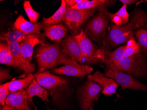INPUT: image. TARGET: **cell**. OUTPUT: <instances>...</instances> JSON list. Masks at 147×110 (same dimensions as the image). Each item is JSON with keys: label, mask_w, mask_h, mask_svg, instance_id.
<instances>
[{"label": "cell", "mask_w": 147, "mask_h": 110, "mask_svg": "<svg viewBox=\"0 0 147 110\" xmlns=\"http://www.w3.org/2000/svg\"><path fill=\"white\" fill-rule=\"evenodd\" d=\"M75 36L78 41L82 53L86 63L95 64L102 61L98 56L99 49L87 36L85 31L81 30L80 33Z\"/></svg>", "instance_id": "cell-9"}, {"label": "cell", "mask_w": 147, "mask_h": 110, "mask_svg": "<svg viewBox=\"0 0 147 110\" xmlns=\"http://www.w3.org/2000/svg\"><path fill=\"white\" fill-rule=\"evenodd\" d=\"M145 27H147V24H145Z\"/></svg>", "instance_id": "cell-36"}, {"label": "cell", "mask_w": 147, "mask_h": 110, "mask_svg": "<svg viewBox=\"0 0 147 110\" xmlns=\"http://www.w3.org/2000/svg\"><path fill=\"white\" fill-rule=\"evenodd\" d=\"M30 35H26L13 27L8 32H3L1 34V39L5 40L7 43H19Z\"/></svg>", "instance_id": "cell-24"}, {"label": "cell", "mask_w": 147, "mask_h": 110, "mask_svg": "<svg viewBox=\"0 0 147 110\" xmlns=\"http://www.w3.org/2000/svg\"><path fill=\"white\" fill-rule=\"evenodd\" d=\"M66 9V1L65 0H62L61 6L54 14L49 18H43L42 22L43 26L42 29H44L46 27L59 24L61 23L65 15Z\"/></svg>", "instance_id": "cell-20"}, {"label": "cell", "mask_w": 147, "mask_h": 110, "mask_svg": "<svg viewBox=\"0 0 147 110\" xmlns=\"http://www.w3.org/2000/svg\"><path fill=\"white\" fill-rule=\"evenodd\" d=\"M119 1H121L123 4L125 5H132V4H136L138 2V1L135 0H120Z\"/></svg>", "instance_id": "cell-32"}, {"label": "cell", "mask_w": 147, "mask_h": 110, "mask_svg": "<svg viewBox=\"0 0 147 110\" xmlns=\"http://www.w3.org/2000/svg\"><path fill=\"white\" fill-rule=\"evenodd\" d=\"M103 86L101 85L93 82H86L82 87L80 92V104L83 110H94L93 102L101 91Z\"/></svg>", "instance_id": "cell-8"}, {"label": "cell", "mask_w": 147, "mask_h": 110, "mask_svg": "<svg viewBox=\"0 0 147 110\" xmlns=\"http://www.w3.org/2000/svg\"><path fill=\"white\" fill-rule=\"evenodd\" d=\"M98 9L78 10L67 8L63 21L69 28L75 30L88 21Z\"/></svg>", "instance_id": "cell-7"}, {"label": "cell", "mask_w": 147, "mask_h": 110, "mask_svg": "<svg viewBox=\"0 0 147 110\" xmlns=\"http://www.w3.org/2000/svg\"><path fill=\"white\" fill-rule=\"evenodd\" d=\"M106 11V8L99 9L97 14L90 20L85 27L84 31L87 36L95 42H100L105 38L109 23Z\"/></svg>", "instance_id": "cell-5"}, {"label": "cell", "mask_w": 147, "mask_h": 110, "mask_svg": "<svg viewBox=\"0 0 147 110\" xmlns=\"http://www.w3.org/2000/svg\"><path fill=\"white\" fill-rule=\"evenodd\" d=\"M84 0H66L67 8H71L76 5L83 2Z\"/></svg>", "instance_id": "cell-31"}, {"label": "cell", "mask_w": 147, "mask_h": 110, "mask_svg": "<svg viewBox=\"0 0 147 110\" xmlns=\"http://www.w3.org/2000/svg\"><path fill=\"white\" fill-rule=\"evenodd\" d=\"M141 50L139 45L136 42L135 38H133L129 40L125 45L124 51L123 53V58L128 57L134 55L141 53Z\"/></svg>", "instance_id": "cell-25"}, {"label": "cell", "mask_w": 147, "mask_h": 110, "mask_svg": "<svg viewBox=\"0 0 147 110\" xmlns=\"http://www.w3.org/2000/svg\"><path fill=\"white\" fill-rule=\"evenodd\" d=\"M34 75L38 83L49 92L53 100L55 102L59 101L62 93L67 88V80L52 74L48 71L37 72Z\"/></svg>", "instance_id": "cell-3"}, {"label": "cell", "mask_w": 147, "mask_h": 110, "mask_svg": "<svg viewBox=\"0 0 147 110\" xmlns=\"http://www.w3.org/2000/svg\"><path fill=\"white\" fill-rule=\"evenodd\" d=\"M147 23V13L142 10H137L127 24L121 26H111L103 39L104 46L115 47L127 43L130 39L135 38L134 30L144 26Z\"/></svg>", "instance_id": "cell-1"}, {"label": "cell", "mask_w": 147, "mask_h": 110, "mask_svg": "<svg viewBox=\"0 0 147 110\" xmlns=\"http://www.w3.org/2000/svg\"><path fill=\"white\" fill-rule=\"evenodd\" d=\"M0 110H2V108H1V109H0Z\"/></svg>", "instance_id": "cell-37"}, {"label": "cell", "mask_w": 147, "mask_h": 110, "mask_svg": "<svg viewBox=\"0 0 147 110\" xmlns=\"http://www.w3.org/2000/svg\"><path fill=\"white\" fill-rule=\"evenodd\" d=\"M27 100L29 105H34L33 97L34 96L41 98L45 102H49L48 97L50 95L46 89L40 86L36 79H34L26 90Z\"/></svg>", "instance_id": "cell-18"}, {"label": "cell", "mask_w": 147, "mask_h": 110, "mask_svg": "<svg viewBox=\"0 0 147 110\" xmlns=\"http://www.w3.org/2000/svg\"><path fill=\"white\" fill-rule=\"evenodd\" d=\"M48 110H54V109H50V108H49V109H48Z\"/></svg>", "instance_id": "cell-35"}, {"label": "cell", "mask_w": 147, "mask_h": 110, "mask_svg": "<svg viewBox=\"0 0 147 110\" xmlns=\"http://www.w3.org/2000/svg\"><path fill=\"white\" fill-rule=\"evenodd\" d=\"M9 82L0 86V104L1 107L6 105L7 98L10 93L9 89Z\"/></svg>", "instance_id": "cell-28"}, {"label": "cell", "mask_w": 147, "mask_h": 110, "mask_svg": "<svg viewBox=\"0 0 147 110\" xmlns=\"http://www.w3.org/2000/svg\"><path fill=\"white\" fill-rule=\"evenodd\" d=\"M116 1L108 0H84L83 2L71 7V9L78 10H87L102 8H107L110 5H113Z\"/></svg>", "instance_id": "cell-21"}, {"label": "cell", "mask_w": 147, "mask_h": 110, "mask_svg": "<svg viewBox=\"0 0 147 110\" xmlns=\"http://www.w3.org/2000/svg\"><path fill=\"white\" fill-rule=\"evenodd\" d=\"M93 71L92 67L88 65L79 64L65 65L52 71L53 73L69 76L83 77L87 74H90Z\"/></svg>", "instance_id": "cell-12"}, {"label": "cell", "mask_w": 147, "mask_h": 110, "mask_svg": "<svg viewBox=\"0 0 147 110\" xmlns=\"http://www.w3.org/2000/svg\"><path fill=\"white\" fill-rule=\"evenodd\" d=\"M45 36L51 40L59 42L65 38L67 32V27L62 24L54 25L46 27L44 29Z\"/></svg>", "instance_id": "cell-19"}, {"label": "cell", "mask_w": 147, "mask_h": 110, "mask_svg": "<svg viewBox=\"0 0 147 110\" xmlns=\"http://www.w3.org/2000/svg\"><path fill=\"white\" fill-rule=\"evenodd\" d=\"M10 70L9 69H5L1 68L0 70V80L1 82H4L7 79H10L12 78L10 74Z\"/></svg>", "instance_id": "cell-30"}, {"label": "cell", "mask_w": 147, "mask_h": 110, "mask_svg": "<svg viewBox=\"0 0 147 110\" xmlns=\"http://www.w3.org/2000/svg\"><path fill=\"white\" fill-rule=\"evenodd\" d=\"M44 35H30L18 43L21 54L24 57L31 61L33 57L34 48L38 44L45 45Z\"/></svg>", "instance_id": "cell-14"}, {"label": "cell", "mask_w": 147, "mask_h": 110, "mask_svg": "<svg viewBox=\"0 0 147 110\" xmlns=\"http://www.w3.org/2000/svg\"><path fill=\"white\" fill-rule=\"evenodd\" d=\"M125 48V45H123L112 52H109L104 48L100 49L98 50V56L106 66H112L123 58Z\"/></svg>", "instance_id": "cell-17"}, {"label": "cell", "mask_w": 147, "mask_h": 110, "mask_svg": "<svg viewBox=\"0 0 147 110\" xmlns=\"http://www.w3.org/2000/svg\"><path fill=\"white\" fill-rule=\"evenodd\" d=\"M6 105L14 110H32L29 106L26 90L10 93L7 98Z\"/></svg>", "instance_id": "cell-16"}, {"label": "cell", "mask_w": 147, "mask_h": 110, "mask_svg": "<svg viewBox=\"0 0 147 110\" xmlns=\"http://www.w3.org/2000/svg\"><path fill=\"white\" fill-rule=\"evenodd\" d=\"M14 28L26 35H40L42 29V22L33 24L24 18L22 15L19 16L14 24Z\"/></svg>", "instance_id": "cell-15"}, {"label": "cell", "mask_w": 147, "mask_h": 110, "mask_svg": "<svg viewBox=\"0 0 147 110\" xmlns=\"http://www.w3.org/2000/svg\"><path fill=\"white\" fill-rule=\"evenodd\" d=\"M127 5L123 4L120 9L116 12V14L121 18L123 21V25L127 24L129 22V14L127 10Z\"/></svg>", "instance_id": "cell-29"}, {"label": "cell", "mask_w": 147, "mask_h": 110, "mask_svg": "<svg viewBox=\"0 0 147 110\" xmlns=\"http://www.w3.org/2000/svg\"><path fill=\"white\" fill-rule=\"evenodd\" d=\"M0 63L18 68L7 43H1L0 44Z\"/></svg>", "instance_id": "cell-23"}, {"label": "cell", "mask_w": 147, "mask_h": 110, "mask_svg": "<svg viewBox=\"0 0 147 110\" xmlns=\"http://www.w3.org/2000/svg\"><path fill=\"white\" fill-rule=\"evenodd\" d=\"M35 79L34 74H30L23 79L12 80L9 82V89L10 92L26 90L32 81Z\"/></svg>", "instance_id": "cell-22"}, {"label": "cell", "mask_w": 147, "mask_h": 110, "mask_svg": "<svg viewBox=\"0 0 147 110\" xmlns=\"http://www.w3.org/2000/svg\"><path fill=\"white\" fill-rule=\"evenodd\" d=\"M23 5L24 9L30 22L33 24L37 23L38 19L39 18L40 13L34 10L30 1H25Z\"/></svg>", "instance_id": "cell-27"}, {"label": "cell", "mask_w": 147, "mask_h": 110, "mask_svg": "<svg viewBox=\"0 0 147 110\" xmlns=\"http://www.w3.org/2000/svg\"><path fill=\"white\" fill-rule=\"evenodd\" d=\"M7 43L13 59L17 64L18 68L23 71L28 75L34 73L36 70L35 65L31 63L29 59L24 57L21 54L18 43Z\"/></svg>", "instance_id": "cell-10"}, {"label": "cell", "mask_w": 147, "mask_h": 110, "mask_svg": "<svg viewBox=\"0 0 147 110\" xmlns=\"http://www.w3.org/2000/svg\"><path fill=\"white\" fill-rule=\"evenodd\" d=\"M104 75L107 77L114 79L122 88V89L129 88L135 90L145 91L147 86L135 79L128 74L119 70L114 66H107Z\"/></svg>", "instance_id": "cell-6"}, {"label": "cell", "mask_w": 147, "mask_h": 110, "mask_svg": "<svg viewBox=\"0 0 147 110\" xmlns=\"http://www.w3.org/2000/svg\"><path fill=\"white\" fill-rule=\"evenodd\" d=\"M63 53L69 57L82 62L85 60L78 41L75 35H68L62 40Z\"/></svg>", "instance_id": "cell-11"}, {"label": "cell", "mask_w": 147, "mask_h": 110, "mask_svg": "<svg viewBox=\"0 0 147 110\" xmlns=\"http://www.w3.org/2000/svg\"><path fill=\"white\" fill-rule=\"evenodd\" d=\"M147 2V0H146V1H141L140 2H139L138 3V4H137V5H138L139 4H140V3H142V2Z\"/></svg>", "instance_id": "cell-34"}, {"label": "cell", "mask_w": 147, "mask_h": 110, "mask_svg": "<svg viewBox=\"0 0 147 110\" xmlns=\"http://www.w3.org/2000/svg\"><path fill=\"white\" fill-rule=\"evenodd\" d=\"M147 59L145 55L140 53L123 58L112 66L133 76L145 78L147 77Z\"/></svg>", "instance_id": "cell-4"}, {"label": "cell", "mask_w": 147, "mask_h": 110, "mask_svg": "<svg viewBox=\"0 0 147 110\" xmlns=\"http://www.w3.org/2000/svg\"><path fill=\"white\" fill-rule=\"evenodd\" d=\"M134 34L140 47L141 52L147 53V30H136Z\"/></svg>", "instance_id": "cell-26"}, {"label": "cell", "mask_w": 147, "mask_h": 110, "mask_svg": "<svg viewBox=\"0 0 147 110\" xmlns=\"http://www.w3.org/2000/svg\"><path fill=\"white\" fill-rule=\"evenodd\" d=\"M1 107L3 110H14L11 107H9V106L6 105L4 106H1Z\"/></svg>", "instance_id": "cell-33"}, {"label": "cell", "mask_w": 147, "mask_h": 110, "mask_svg": "<svg viewBox=\"0 0 147 110\" xmlns=\"http://www.w3.org/2000/svg\"><path fill=\"white\" fill-rule=\"evenodd\" d=\"M35 57L38 67V73L43 72L59 64L68 65L78 63L76 60L63 53L59 43L41 45L38 48Z\"/></svg>", "instance_id": "cell-2"}, {"label": "cell", "mask_w": 147, "mask_h": 110, "mask_svg": "<svg viewBox=\"0 0 147 110\" xmlns=\"http://www.w3.org/2000/svg\"><path fill=\"white\" fill-rule=\"evenodd\" d=\"M88 78L89 80L95 82L103 86L102 94L110 96L116 93L119 84L114 79L106 77L100 71H97L93 74H89Z\"/></svg>", "instance_id": "cell-13"}]
</instances>
